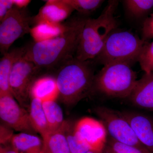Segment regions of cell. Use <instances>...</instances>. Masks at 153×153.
Returning <instances> with one entry per match:
<instances>
[{"mask_svg": "<svg viewBox=\"0 0 153 153\" xmlns=\"http://www.w3.org/2000/svg\"><path fill=\"white\" fill-rule=\"evenodd\" d=\"M137 80V73L129 64H108L94 76L91 91L110 97H129Z\"/></svg>", "mask_w": 153, "mask_h": 153, "instance_id": "4", "label": "cell"}, {"mask_svg": "<svg viewBox=\"0 0 153 153\" xmlns=\"http://www.w3.org/2000/svg\"><path fill=\"white\" fill-rule=\"evenodd\" d=\"M142 32V39L144 41H147L153 38V14L145 19L143 23Z\"/></svg>", "mask_w": 153, "mask_h": 153, "instance_id": "26", "label": "cell"}, {"mask_svg": "<svg viewBox=\"0 0 153 153\" xmlns=\"http://www.w3.org/2000/svg\"><path fill=\"white\" fill-rule=\"evenodd\" d=\"M118 4V1H109L98 18H87L75 54L76 59L93 60L100 54L108 36L117 27L114 13Z\"/></svg>", "mask_w": 153, "mask_h": 153, "instance_id": "2", "label": "cell"}, {"mask_svg": "<svg viewBox=\"0 0 153 153\" xmlns=\"http://www.w3.org/2000/svg\"><path fill=\"white\" fill-rule=\"evenodd\" d=\"M11 144L20 153H42L43 141L33 134L20 133L14 134Z\"/></svg>", "mask_w": 153, "mask_h": 153, "instance_id": "17", "label": "cell"}, {"mask_svg": "<svg viewBox=\"0 0 153 153\" xmlns=\"http://www.w3.org/2000/svg\"><path fill=\"white\" fill-rule=\"evenodd\" d=\"M95 111L111 138L123 144L149 152L140 143L130 124L120 112L102 107L97 108Z\"/></svg>", "mask_w": 153, "mask_h": 153, "instance_id": "8", "label": "cell"}, {"mask_svg": "<svg viewBox=\"0 0 153 153\" xmlns=\"http://www.w3.org/2000/svg\"><path fill=\"white\" fill-rule=\"evenodd\" d=\"M107 145L115 153H151L136 147L123 144L110 138Z\"/></svg>", "mask_w": 153, "mask_h": 153, "instance_id": "25", "label": "cell"}, {"mask_svg": "<svg viewBox=\"0 0 153 153\" xmlns=\"http://www.w3.org/2000/svg\"><path fill=\"white\" fill-rule=\"evenodd\" d=\"M31 19L27 8L14 7L8 12L0 24V51L3 55L9 52L16 40L30 33Z\"/></svg>", "mask_w": 153, "mask_h": 153, "instance_id": "7", "label": "cell"}, {"mask_svg": "<svg viewBox=\"0 0 153 153\" xmlns=\"http://www.w3.org/2000/svg\"><path fill=\"white\" fill-rule=\"evenodd\" d=\"M141 68L146 74L153 72V41H146L137 59Z\"/></svg>", "mask_w": 153, "mask_h": 153, "instance_id": "23", "label": "cell"}, {"mask_svg": "<svg viewBox=\"0 0 153 153\" xmlns=\"http://www.w3.org/2000/svg\"><path fill=\"white\" fill-rule=\"evenodd\" d=\"M42 105L47 118L49 131L59 129L65 122L60 107L55 101L43 102Z\"/></svg>", "mask_w": 153, "mask_h": 153, "instance_id": "20", "label": "cell"}, {"mask_svg": "<svg viewBox=\"0 0 153 153\" xmlns=\"http://www.w3.org/2000/svg\"><path fill=\"white\" fill-rule=\"evenodd\" d=\"M130 124L138 139L149 152L153 153V120L146 115L120 112Z\"/></svg>", "mask_w": 153, "mask_h": 153, "instance_id": "12", "label": "cell"}, {"mask_svg": "<svg viewBox=\"0 0 153 153\" xmlns=\"http://www.w3.org/2000/svg\"><path fill=\"white\" fill-rule=\"evenodd\" d=\"M74 130L90 150L102 153L107 143V131L101 121L91 117L82 118L75 124Z\"/></svg>", "mask_w": 153, "mask_h": 153, "instance_id": "10", "label": "cell"}, {"mask_svg": "<svg viewBox=\"0 0 153 153\" xmlns=\"http://www.w3.org/2000/svg\"><path fill=\"white\" fill-rule=\"evenodd\" d=\"M128 98L136 106L153 111V73H145L137 80Z\"/></svg>", "mask_w": 153, "mask_h": 153, "instance_id": "13", "label": "cell"}, {"mask_svg": "<svg viewBox=\"0 0 153 153\" xmlns=\"http://www.w3.org/2000/svg\"></svg>", "mask_w": 153, "mask_h": 153, "instance_id": "34", "label": "cell"}, {"mask_svg": "<svg viewBox=\"0 0 153 153\" xmlns=\"http://www.w3.org/2000/svg\"><path fill=\"white\" fill-rule=\"evenodd\" d=\"M102 153H115L111 150V149L108 146L106 145L105 149H104V151L102 152Z\"/></svg>", "mask_w": 153, "mask_h": 153, "instance_id": "31", "label": "cell"}, {"mask_svg": "<svg viewBox=\"0 0 153 153\" xmlns=\"http://www.w3.org/2000/svg\"><path fill=\"white\" fill-rule=\"evenodd\" d=\"M0 117L12 129L33 134L37 132L31 122L29 112L12 94L0 96Z\"/></svg>", "mask_w": 153, "mask_h": 153, "instance_id": "9", "label": "cell"}, {"mask_svg": "<svg viewBox=\"0 0 153 153\" xmlns=\"http://www.w3.org/2000/svg\"><path fill=\"white\" fill-rule=\"evenodd\" d=\"M42 153H44V152H42Z\"/></svg>", "mask_w": 153, "mask_h": 153, "instance_id": "33", "label": "cell"}, {"mask_svg": "<svg viewBox=\"0 0 153 153\" xmlns=\"http://www.w3.org/2000/svg\"><path fill=\"white\" fill-rule=\"evenodd\" d=\"M14 134H13L12 128L9 127H6L3 125L1 126V137L0 142L1 145H8L11 144L13 137Z\"/></svg>", "mask_w": 153, "mask_h": 153, "instance_id": "27", "label": "cell"}, {"mask_svg": "<svg viewBox=\"0 0 153 153\" xmlns=\"http://www.w3.org/2000/svg\"><path fill=\"white\" fill-rule=\"evenodd\" d=\"M65 129L70 153H85L90 150L87 145L75 133L74 126L65 121Z\"/></svg>", "mask_w": 153, "mask_h": 153, "instance_id": "22", "label": "cell"}, {"mask_svg": "<svg viewBox=\"0 0 153 153\" xmlns=\"http://www.w3.org/2000/svg\"><path fill=\"white\" fill-rule=\"evenodd\" d=\"M65 122L59 129L48 132L42 137L44 153H70L65 132Z\"/></svg>", "mask_w": 153, "mask_h": 153, "instance_id": "16", "label": "cell"}, {"mask_svg": "<svg viewBox=\"0 0 153 153\" xmlns=\"http://www.w3.org/2000/svg\"><path fill=\"white\" fill-rule=\"evenodd\" d=\"M145 42L128 31H113L107 39L101 52L94 59V63L104 66L116 63L131 65L137 61Z\"/></svg>", "mask_w": 153, "mask_h": 153, "instance_id": "5", "label": "cell"}, {"mask_svg": "<svg viewBox=\"0 0 153 153\" xmlns=\"http://www.w3.org/2000/svg\"><path fill=\"white\" fill-rule=\"evenodd\" d=\"M25 47L16 48L3 55L0 60V96L12 94L10 88V79L14 63L24 56Z\"/></svg>", "mask_w": 153, "mask_h": 153, "instance_id": "14", "label": "cell"}, {"mask_svg": "<svg viewBox=\"0 0 153 153\" xmlns=\"http://www.w3.org/2000/svg\"><path fill=\"white\" fill-rule=\"evenodd\" d=\"M87 18L74 17L66 22V30L55 38L25 47L24 57L41 69H58L75 57Z\"/></svg>", "mask_w": 153, "mask_h": 153, "instance_id": "1", "label": "cell"}, {"mask_svg": "<svg viewBox=\"0 0 153 153\" xmlns=\"http://www.w3.org/2000/svg\"><path fill=\"white\" fill-rule=\"evenodd\" d=\"M85 153H97V152H94V151L89 150V151H88L87 152H85Z\"/></svg>", "mask_w": 153, "mask_h": 153, "instance_id": "32", "label": "cell"}, {"mask_svg": "<svg viewBox=\"0 0 153 153\" xmlns=\"http://www.w3.org/2000/svg\"><path fill=\"white\" fill-rule=\"evenodd\" d=\"M66 23H40L31 27L30 34L35 42L47 41L59 36L65 31Z\"/></svg>", "mask_w": 153, "mask_h": 153, "instance_id": "18", "label": "cell"}, {"mask_svg": "<svg viewBox=\"0 0 153 153\" xmlns=\"http://www.w3.org/2000/svg\"><path fill=\"white\" fill-rule=\"evenodd\" d=\"M30 95L42 103L55 101L59 96L56 78L51 76L38 77L31 88Z\"/></svg>", "mask_w": 153, "mask_h": 153, "instance_id": "15", "label": "cell"}, {"mask_svg": "<svg viewBox=\"0 0 153 153\" xmlns=\"http://www.w3.org/2000/svg\"><path fill=\"white\" fill-rule=\"evenodd\" d=\"M41 70L24 56L14 63L10 76V88L14 98L25 109L30 108L31 88Z\"/></svg>", "mask_w": 153, "mask_h": 153, "instance_id": "6", "label": "cell"}, {"mask_svg": "<svg viewBox=\"0 0 153 153\" xmlns=\"http://www.w3.org/2000/svg\"><path fill=\"white\" fill-rule=\"evenodd\" d=\"M93 60L76 57L58 68L56 79L59 96L66 104L76 103L91 91L94 79Z\"/></svg>", "mask_w": 153, "mask_h": 153, "instance_id": "3", "label": "cell"}, {"mask_svg": "<svg viewBox=\"0 0 153 153\" xmlns=\"http://www.w3.org/2000/svg\"><path fill=\"white\" fill-rule=\"evenodd\" d=\"M39 10L38 13L31 19L33 26L48 22L61 24L71 15L74 9L64 0H48Z\"/></svg>", "mask_w": 153, "mask_h": 153, "instance_id": "11", "label": "cell"}, {"mask_svg": "<svg viewBox=\"0 0 153 153\" xmlns=\"http://www.w3.org/2000/svg\"><path fill=\"white\" fill-rule=\"evenodd\" d=\"M74 10L82 15L90 13L98 9L104 2L102 0H64Z\"/></svg>", "mask_w": 153, "mask_h": 153, "instance_id": "24", "label": "cell"}, {"mask_svg": "<svg viewBox=\"0 0 153 153\" xmlns=\"http://www.w3.org/2000/svg\"><path fill=\"white\" fill-rule=\"evenodd\" d=\"M123 2L128 13L134 18L143 17L153 8V0H125Z\"/></svg>", "mask_w": 153, "mask_h": 153, "instance_id": "21", "label": "cell"}, {"mask_svg": "<svg viewBox=\"0 0 153 153\" xmlns=\"http://www.w3.org/2000/svg\"><path fill=\"white\" fill-rule=\"evenodd\" d=\"M29 114L32 124L37 132L43 137L49 132L42 102L39 100L31 97Z\"/></svg>", "mask_w": 153, "mask_h": 153, "instance_id": "19", "label": "cell"}, {"mask_svg": "<svg viewBox=\"0 0 153 153\" xmlns=\"http://www.w3.org/2000/svg\"><path fill=\"white\" fill-rule=\"evenodd\" d=\"M14 7L13 0H0V21Z\"/></svg>", "mask_w": 153, "mask_h": 153, "instance_id": "28", "label": "cell"}, {"mask_svg": "<svg viewBox=\"0 0 153 153\" xmlns=\"http://www.w3.org/2000/svg\"><path fill=\"white\" fill-rule=\"evenodd\" d=\"M0 153H20L13 145H1Z\"/></svg>", "mask_w": 153, "mask_h": 153, "instance_id": "29", "label": "cell"}, {"mask_svg": "<svg viewBox=\"0 0 153 153\" xmlns=\"http://www.w3.org/2000/svg\"><path fill=\"white\" fill-rule=\"evenodd\" d=\"M31 2L30 0H13L14 6L19 9L26 8Z\"/></svg>", "mask_w": 153, "mask_h": 153, "instance_id": "30", "label": "cell"}]
</instances>
